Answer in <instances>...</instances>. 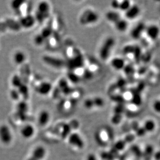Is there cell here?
I'll use <instances>...</instances> for the list:
<instances>
[{
    "label": "cell",
    "mask_w": 160,
    "mask_h": 160,
    "mask_svg": "<svg viewBox=\"0 0 160 160\" xmlns=\"http://www.w3.org/2000/svg\"><path fill=\"white\" fill-rule=\"evenodd\" d=\"M99 19V15L97 12L92 9H88L83 12L80 16L79 22L82 25L86 26L93 24Z\"/></svg>",
    "instance_id": "obj_1"
},
{
    "label": "cell",
    "mask_w": 160,
    "mask_h": 160,
    "mask_svg": "<svg viewBox=\"0 0 160 160\" xmlns=\"http://www.w3.org/2000/svg\"><path fill=\"white\" fill-rule=\"evenodd\" d=\"M115 39L112 37H109L104 41L99 50V56L103 60H107L111 52L115 45Z\"/></svg>",
    "instance_id": "obj_2"
},
{
    "label": "cell",
    "mask_w": 160,
    "mask_h": 160,
    "mask_svg": "<svg viewBox=\"0 0 160 160\" xmlns=\"http://www.w3.org/2000/svg\"><path fill=\"white\" fill-rule=\"evenodd\" d=\"M13 134L11 128L7 124L0 125V142L4 145L11 144L13 140Z\"/></svg>",
    "instance_id": "obj_3"
},
{
    "label": "cell",
    "mask_w": 160,
    "mask_h": 160,
    "mask_svg": "<svg viewBox=\"0 0 160 160\" xmlns=\"http://www.w3.org/2000/svg\"><path fill=\"white\" fill-rule=\"evenodd\" d=\"M43 60L46 64L54 68H63L66 65V63L64 61L52 56H43Z\"/></svg>",
    "instance_id": "obj_4"
},
{
    "label": "cell",
    "mask_w": 160,
    "mask_h": 160,
    "mask_svg": "<svg viewBox=\"0 0 160 160\" xmlns=\"http://www.w3.org/2000/svg\"><path fill=\"white\" fill-rule=\"evenodd\" d=\"M51 85L47 82H43L39 80L35 84V90L38 93L41 95H46L51 90Z\"/></svg>",
    "instance_id": "obj_5"
},
{
    "label": "cell",
    "mask_w": 160,
    "mask_h": 160,
    "mask_svg": "<svg viewBox=\"0 0 160 160\" xmlns=\"http://www.w3.org/2000/svg\"><path fill=\"white\" fill-rule=\"evenodd\" d=\"M84 67L86 70H88L89 72L92 73L94 75L95 73L98 72L100 70L99 64L94 59L91 58L84 59Z\"/></svg>",
    "instance_id": "obj_6"
},
{
    "label": "cell",
    "mask_w": 160,
    "mask_h": 160,
    "mask_svg": "<svg viewBox=\"0 0 160 160\" xmlns=\"http://www.w3.org/2000/svg\"><path fill=\"white\" fill-rule=\"evenodd\" d=\"M58 34V33L54 32L51 37L48 38V39L45 42L47 44V47L51 50L56 49L60 46L61 39Z\"/></svg>",
    "instance_id": "obj_7"
},
{
    "label": "cell",
    "mask_w": 160,
    "mask_h": 160,
    "mask_svg": "<svg viewBox=\"0 0 160 160\" xmlns=\"http://www.w3.org/2000/svg\"><path fill=\"white\" fill-rule=\"evenodd\" d=\"M20 133L24 139H30L35 135V128L31 124H26L21 128Z\"/></svg>",
    "instance_id": "obj_8"
},
{
    "label": "cell",
    "mask_w": 160,
    "mask_h": 160,
    "mask_svg": "<svg viewBox=\"0 0 160 160\" xmlns=\"http://www.w3.org/2000/svg\"><path fill=\"white\" fill-rule=\"evenodd\" d=\"M145 32L150 39L154 41L159 38L160 33V29L159 27L156 25H150L146 28Z\"/></svg>",
    "instance_id": "obj_9"
},
{
    "label": "cell",
    "mask_w": 160,
    "mask_h": 160,
    "mask_svg": "<svg viewBox=\"0 0 160 160\" xmlns=\"http://www.w3.org/2000/svg\"><path fill=\"white\" fill-rule=\"evenodd\" d=\"M35 21L36 20L33 16L29 14H26L21 17V19L20 20V25L23 28L29 29L34 26Z\"/></svg>",
    "instance_id": "obj_10"
},
{
    "label": "cell",
    "mask_w": 160,
    "mask_h": 160,
    "mask_svg": "<svg viewBox=\"0 0 160 160\" xmlns=\"http://www.w3.org/2000/svg\"><path fill=\"white\" fill-rule=\"evenodd\" d=\"M81 52L77 47L73 45H68L65 47L64 53L66 57L68 59V60H71L80 54Z\"/></svg>",
    "instance_id": "obj_11"
},
{
    "label": "cell",
    "mask_w": 160,
    "mask_h": 160,
    "mask_svg": "<svg viewBox=\"0 0 160 160\" xmlns=\"http://www.w3.org/2000/svg\"><path fill=\"white\" fill-rule=\"evenodd\" d=\"M146 27L144 23H139L131 31V36L133 39H138L141 38L143 32L146 30Z\"/></svg>",
    "instance_id": "obj_12"
},
{
    "label": "cell",
    "mask_w": 160,
    "mask_h": 160,
    "mask_svg": "<svg viewBox=\"0 0 160 160\" xmlns=\"http://www.w3.org/2000/svg\"><path fill=\"white\" fill-rule=\"evenodd\" d=\"M140 13V8L137 5H133L125 12V16L127 19L133 20L137 17Z\"/></svg>",
    "instance_id": "obj_13"
},
{
    "label": "cell",
    "mask_w": 160,
    "mask_h": 160,
    "mask_svg": "<svg viewBox=\"0 0 160 160\" xmlns=\"http://www.w3.org/2000/svg\"><path fill=\"white\" fill-rule=\"evenodd\" d=\"M69 142L71 146L78 148L83 147V141L78 134H73L69 138Z\"/></svg>",
    "instance_id": "obj_14"
},
{
    "label": "cell",
    "mask_w": 160,
    "mask_h": 160,
    "mask_svg": "<svg viewBox=\"0 0 160 160\" xmlns=\"http://www.w3.org/2000/svg\"><path fill=\"white\" fill-rule=\"evenodd\" d=\"M111 65L115 70H123L126 66L125 62L124 59L121 58H115L111 61Z\"/></svg>",
    "instance_id": "obj_15"
},
{
    "label": "cell",
    "mask_w": 160,
    "mask_h": 160,
    "mask_svg": "<svg viewBox=\"0 0 160 160\" xmlns=\"http://www.w3.org/2000/svg\"><path fill=\"white\" fill-rule=\"evenodd\" d=\"M13 60L17 65L22 64L26 61V54L22 51L17 50L13 55Z\"/></svg>",
    "instance_id": "obj_16"
},
{
    "label": "cell",
    "mask_w": 160,
    "mask_h": 160,
    "mask_svg": "<svg viewBox=\"0 0 160 160\" xmlns=\"http://www.w3.org/2000/svg\"><path fill=\"white\" fill-rule=\"evenodd\" d=\"M37 12L43 14L46 19L50 15V5L46 2H41L38 6Z\"/></svg>",
    "instance_id": "obj_17"
},
{
    "label": "cell",
    "mask_w": 160,
    "mask_h": 160,
    "mask_svg": "<svg viewBox=\"0 0 160 160\" xmlns=\"http://www.w3.org/2000/svg\"><path fill=\"white\" fill-rule=\"evenodd\" d=\"M50 113L46 110H42L38 116V123L41 126H45L50 120Z\"/></svg>",
    "instance_id": "obj_18"
},
{
    "label": "cell",
    "mask_w": 160,
    "mask_h": 160,
    "mask_svg": "<svg viewBox=\"0 0 160 160\" xmlns=\"http://www.w3.org/2000/svg\"><path fill=\"white\" fill-rule=\"evenodd\" d=\"M49 26L53 30V32L58 33V32L61 29V21L60 18L54 16L50 21V24Z\"/></svg>",
    "instance_id": "obj_19"
},
{
    "label": "cell",
    "mask_w": 160,
    "mask_h": 160,
    "mask_svg": "<svg viewBox=\"0 0 160 160\" xmlns=\"http://www.w3.org/2000/svg\"><path fill=\"white\" fill-rule=\"evenodd\" d=\"M97 137V139L99 140L100 142L103 143H106L109 142V134L106 130L104 128H101L98 132L96 136Z\"/></svg>",
    "instance_id": "obj_20"
},
{
    "label": "cell",
    "mask_w": 160,
    "mask_h": 160,
    "mask_svg": "<svg viewBox=\"0 0 160 160\" xmlns=\"http://www.w3.org/2000/svg\"><path fill=\"white\" fill-rule=\"evenodd\" d=\"M45 154V150L41 146H38L34 149L32 152L33 158L35 160H40L43 159Z\"/></svg>",
    "instance_id": "obj_21"
},
{
    "label": "cell",
    "mask_w": 160,
    "mask_h": 160,
    "mask_svg": "<svg viewBox=\"0 0 160 160\" xmlns=\"http://www.w3.org/2000/svg\"><path fill=\"white\" fill-rule=\"evenodd\" d=\"M115 28L119 32H124L127 30L128 24L126 20L121 18L115 23Z\"/></svg>",
    "instance_id": "obj_22"
},
{
    "label": "cell",
    "mask_w": 160,
    "mask_h": 160,
    "mask_svg": "<svg viewBox=\"0 0 160 160\" xmlns=\"http://www.w3.org/2000/svg\"><path fill=\"white\" fill-rule=\"evenodd\" d=\"M154 152L155 151L153 146L151 145H147L144 149V152H142L145 160H150L152 159L153 157Z\"/></svg>",
    "instance_id": "obj_23"
},
{
    "label": "cell",
    "mask_w": 160,
    "mask_h": 160,
    "mask_svg": "<svg viewBox=\"0 0 160 160\" xmlns=\"http://www.w3.org/2000/svg\"><path fill=\"white\" fill-rule=\"evenodd\" d=\"M106 16L108 21L114 23L121 18L120 15L115 11H109L106 14Z\"/></svg>",
    "instance_id": "obj_24"
},
{
    "label": "cell",
    "mask_w": 160,
    "mask_h": 160,
    "mask_svg": "<svg viewBox=\"0 0 160 160\" xmlns=\"http://www.w3.org/2000/svg\"><path fill=\"white\" fill-rule=\"evenodd\" d=\"M142 127H144L147 133H150L156 129V124L152 120H147L145 121Z\"/></svg>",
    "instance_id": "obj_25"
},
{
    "label": "cell",
    "mask_w": 160,
    "mask_h": 160,
    "mask_svg": "<svg viewBox=\"0 0 160 160\" xmlns=\"http://www.w3.org/2000/svg\"><path fill=\"white\" fill-rule=\"evenodd\" d=\"M74 102H75L73 101L72 100H71L70 98L68 99H65L61 102V108L64 110V111H69L71 110L74 106Z\"/></svg>",
    "instance_id": "obj_26"
},
{
    "label": "cell",
    "mask_w": 160,
    "mask_h": 160,
    "mask_svg": "<svg viewBox=\"0 0 160 160\" xmlns=\"http://www.w3.org/2000/svg\"><path fill=\"white\" fill-rule=\"evenodd\" d=\"M82 95V92L80 89H72V90L70 94V99L72 100L73 101H77V100H79V99L81 98Z\"/></svg>",
    "instance_id": "obj_27"
},
{
    "label": "cell",
    "mask_w": 160,
    "mask_h": 160,
    "mask_svg": "<svg viewBox=\"0 0 160 160\" xmlns=\"http://www.w3.org/2000/svg\"><path fill=\"white\" fill-rule=\"evenodd\" d=\"M53 33L54 32H53V30L48 25L47 27H46L45 28H44L42 29V30L41 32V34L44 38V39L46 41L48 38H50L51 36L53 34Z\"/></svg>",
    "instance_id": "obj_28"
},
{
    "label": "cell",
    "mask_w": 160,
    "mask_h": 160,
    "mask_svg": "<svg viewBox=\"0 0 160 160\" xmlns=\"http://www.w3.org/2000/svg\"><path fill=\"white\" fill-rule=\"evenodd\" d=\"M141 49L139 46H135V49L133 56L136 62H139L141 59Z\"/></svg>",
    "instance_id": "obj_29"
},
{
    "label": "cell",
    "mask_w": 160,
    "mask_h": 160,
    "mask_svg": "<svg viewBox=\"0 0 160 160\" xmlns=\"http://www.w3.org/2000/svg\"><path fill=\"white\" fill-rule=\"evenodd\" d=\"M131 2L129 1H122L120 2L119 9L121 11L126 12L131 8Z\"/></svg>",
    "instance_id": "obj_30"
},
{
    "label": "cell",
    "mask_w": 160,
    "mask_h": 160,
    "mask_svg": "<svg viewBox=\"0 0 160 160\" xmlns=\"http://www.w3.org/2000/svg\"><path fill=\"white\" fill-rule=\"evenodd\" d=\"M68 78L70 82H72V83H77L79 82L81 79L79 78L77 75H76L74 72H73L72 71L69 72L68 74Z\"/></svg>",
    "instance_id": "obj_31"
},
{
    "label": "cell",
    "mask_w": 160,
    "mask_h": 160,
    "mask_svg": "<svg viewBox=\"0 0 160 160\" xmlns=\"http://www.w3.org/2000/svg\"><path fill=\"white\" fill-rule=\"evenodd\" d=\"M135 46L127 45L124 47L123 49V52L126 56H128L130 54L133 55L134 52Z\"/></svg>",
    "instance_id": "obj_32"
},
{
    "label": "cell",
    "mask_w": 160,
    "mask_h": 160,
    "mask_svg": "<svg viewBox=\"0 0 160 160\" xmlns=\"http://www.w3.org/2000/svg\"><path fill=\"white\" fill-rule=\"evenodd\" d=\"M34 42H35V44L37 45L40 46L45 42L46 40L44 39V38L43 37L42 35H41V33H40L35 36Z\"/></svg>",
    "instance_id": "obj_33"
},
{
    "label": "cell",
    "mask_w": 160,
    "mask_h": 160,
    "mask_svg": "<svg viewBox=\"0 0 160 160\" xmlns=\"http://www.w3.org/2000/svg\"><path fill=\"white\" fill-rule=\"evenodd\" d=\"M93 100L94 102V107H101L104 105V101L100 97H96Z\"/></svg>",
    "instance_id": "obj_34"
},
{
    "label": "cell",
    "mask_w": 160,
    "mask_h": 160,
    "mask_svg": "<svg viewBox=\"0 0 160 160\" xmlns=\"http://www.w3.org/2000/svg\"><path fill=\"white\" fill-rule=\"evenodd\" d=\"M123 70H124V72L126 75H133L134 74V68L131 65H126Z\"/></svg>",
    "instance_id": "obj_35"
},
{
    "label": "cell",
    "mask_w": 160,
    "mask_h": 160,
    "mask_svg": "<svg viewBox=\"0 0 160 160\" xmlns=\"http://www.w3.org/2000/svg\"><path fill=\"white\" fill-rule=\"evenodd\" d=\"M84 105L85 108L88 109H91L94 107V102L93 99H87L84 102Z\"/></svg>",
    "instance_id": "obj_36"
},
{
    "label": "cell",
    "mask_w": 160,
    "mask_h": 160,
    "mask_svg": "<svg viewBox=\"0 0 160 160\" xmlns=\"http://www.w3.org/2000/svg\"><path fill=\"white\" fill-rule=\"evenodd\" d=\"M136 134L139 137H142L146 134L147 132L143 127H139L137 128L136 131Z\"/></svg>",
    "instance_id": "obj_37"
},
{
    "label": "cell",
    "mask_w": 160,
    "mask_h": 160,
    "mask_svg": "<svg viewBox=\"0 0 160 160\" xmlns=\"http://www.w3.org/2000/svg\"><path fill=\"white\" fill-rule=\"evenodd\" d=\"M153 109L154 112L160 113V100H156L153 104Z\"/></svg>",
    "instance_id": "obj_38"
},
{
    "label": "cell",
    "mask_w": 160,
    "mask_h": 160,
    "mask_svg": "<svg viewBox=\"0 0 160 160\" xmlns=\"http://www.w3.org/2000/svg\"><path fill=\"white\" fill-rule=\"evenodd\" d=\"M120 2L119 1H113L111 4V7L115 9H119Z\"/></svg>",
    "instance_id": "obj_39"
},
{
    "label": "cell",
    "mask_w": 160,
    "mask_h": 160,
    "mask_svg": "<svg viewBox=\"0 0 160 160\" xmlns=\"http://www.w3.org/2000/svg\"><path fill=\"white\" fill-rule=\"evenodd\" d=\"M153 158L155 160H160V150L154 152Z\"/></svg>",
    "instance_id": "obj_40"
},
{
    "label": "cell",
    "mask_w": 160,
    "mask_h": 160,
    "mask_svg": "<svg viewBox=\"0 0 160 160\" xmlns=\"http://www.w3.org/2000/svg\"><path fill=\"white\" fill-rule=\"evenodd\" d=\"M87 160H97V159L94 154H92V155H89V156H88Z\"/></svg>",
    "instance_id": "obj_41"
}]
</instances>
